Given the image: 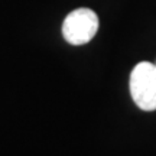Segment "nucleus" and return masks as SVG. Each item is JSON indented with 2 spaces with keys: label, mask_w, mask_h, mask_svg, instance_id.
<instances>
[{
  "label": "nucleus",
  "mask_w": 156,
  "mask_h": 156,
  "mask_svg": "<svg viewBox=\"0 0 156 156\" xmlns=\"http://www.w3.org/2000/svg\"><path fill=\"white\" fill-rule=\"evenodd\" d=\"M130 94L143 112L156 110V64L139 62L130 74Z\"/></svg>",
  "instance_id": "f257e3e1"
},
{
  "label": "nucleus",
  "mask_w": 156,
  "mask_h": 156,
  "mask_svg": "<svg viewBox=\"0 0 156 156\" xmlns=\"http://www.w3.org/2000/svg\"><path fill=\"white\" fill-rule=\"evenodd\" d=\"M98 30V17L95 12L87 7L75 9L62 23V35L64 39L71 45L88 44L95 36Z\"/></svg>",
  "instance_id": "f03ea898"
}]
</instances>
